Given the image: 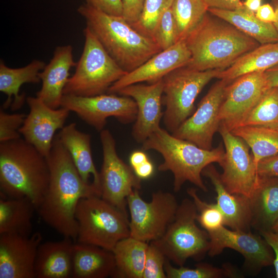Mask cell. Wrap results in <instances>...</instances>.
Instances as JSON below:
<instances>
[{"label":"cell","mask_w":278,"mask_h":278,"mask_svg":"<svg viewBox=\"0 0 278 278\" xmlns=\"http://www.w3.org/2000/svg\"><path fill=\"white\" fill-rule=\"evenodd\" d=\"M46 159L49 182L37 211L46 224L64 237L75 240L78 229L75 212L79 201L93 196L101 197L100 192L93 183L82 179L58 134Z\"/></svg>","instance_id":"cell-1"},{"label":"cell","mask_w":278,"mask_h":278,"mask_svg":"<svg viewBox=\"0 0 278 278\" xmlns=\"http://www.w3.org/2000/svg\"><path fill=\"white\" fill-rule=\"evenodd\" d=\"M185 41L191 54L186 66L199 71L225 70L260 45L231 24L208 12Z\"/></svg>","instance_id":"cell-2"},{"label":"cell","mask_w":278,"mask_h":278,"mask_svg":"<svg viewBox=\"0 0 278 278\" xmlns=\"http://www.w3.org/2000/svg\"><path fill=\"white\" fill-rule=\"evenodd\" d=\"M46 158L21 138L0 143V193L5 198H25L40 204L48 188Z\"/></svg>","instance_id":"cell-3"},{"label":"cell","mask_w":278,"mask_h":278,"mask_svg":"<svg viewBox=\"0 0 278 278\" xmlns=\"http://www.w3.org/2000/svg\"><path fill=\"white\" fill-rule=\"evenodd\" d=\"M77 11L109 54L127 73L162 51L152 39L136 30L122 16L107 14L87 3Z\"/></svg>","instance_id":"cell-4"},{"label":"cell","mask_w":278,"mask_h":278,"mask_svg":"<svg viewBox=\"0 0 278 278\" xmlns=\"http://www.w3.org/2000/svg\"><path fill=\"white\" fill-rule=\"evenodd\" d=\"M142 150H153L161 154L163 162L158 166V170L172 173L175 192L180 190L187 181L207 192L202 179V172L211 164L217 163L220 165L225 153L221 144L211 150L204 149L175 137L161 127L142 143Z\"/></svg>","instance_id":"cell-5"},{"label":"cell","mask_w":278,"mask_h":278,"mask_svg":"<svg viewBox=\"0 0 278 278\" xmlns=\"http://www.w3.org/2000/svg\"><path fill=\"white\" fill-rule=\"evenodd\" d=\"M81 57L63 94L91 97L107 93L110 87L127 73L109 54L97 38L86 26Z\"/></svg>","instance_id":"cell-6"},{"label":"cell","mask_w":278,"mask_h":278,"mask_svg":"<svg viewBox=\"0 0 278 278\" xmlns=\"http://www.w3.org/2000/svg\"><path fill=\"white\" fill-rule=\"evenodd\" d=\"M77 242L112 251L117 243L130 236L128 215L93 196L81 199L76 207Z\"/></svg>","instance_id":"cell-7"},{"label":"cell","mask_w":278,"mask_h":278,"mask_svg":"<svg viewBox=\"0 0 278 278\" xmlns=\"http://www.w3.org/2000/svg\"><path fill=\"white\" fill-rule=\"evenodd\" d=\"M197 215L192 199H184L164 234L153 241L166 258L178 266H183L189 258L201 259L209 250L208 234L197 226Z\"/></svg>","instance_id":"cell-8"},{"label":"cell","mask_w":278,"mask_h":278,"mask_svg":"<svg viewBox=\"0 0 278 278\" xmlns=\"http://www.w3.org/2000/svg\"><path fill=\"white\" fill-rule=\"evenodd\" d=\"M221 70L199 71L183 66L175 70L163 78L162 103L165 107L163 120L171 133L194 112L195 101L203 88Z\"/></svg>","instance_id":"cell-9"},{"label":"cell","mask_w":278,"mask_h":278,"mask_svg":"<svg viewBox=\"0 0 278 278\" xmlns=\"http://www.w3.org/2000/svg\"><path fill=\"white\" fill-rule=\"evenodd\" d=\"M130 213V236L150 242L159 239L173 220L179 204L170 193L159 190L146 202L138 190H134L127 197Z\"/></svg>","instance_id":"cell-10"},{"label":"cell","mask_w":278,"mask_h":278,"mask_svg":"<svg viewBox=\"0 0 278 278\" xmlns=\"http://www.w3.org/2000/svg\"><path fill=\"white\" fill-rule=\"evenodd\" d=\"M103 162L99 172L101 197L126 215L127 198L135 189L141 188V179L117 153L116 142L110 131L100 133Z\"/></svg>","instance_id":"cell-11"},{"label":"cell","mask_w":278,"mask_h":278,"mask_svg":"<svg viewBox=\"0 0 278 278\" xmlns=\"http://www.w3.org/2000/svg\"><path fill=\"white\" fill-rule=\"evenodd\" d=\"M218 131L225 147L224 158L219 165L223 169L220 174L222 183L230 192L250 198L259 177L249 147L221 124Z\"/></svg>","instance_id":"cell-12"},{"label":"cell","mask_w":278,"mask_h":278,"mask_svg":"<svg viewBox=\"0 0 278 278\" xmlns=\"http://www.w3.org/2000/svg\"><path fill=\"white\" fill-rule=\"evenodd\" d=\"M61 107L75 112L100 132L104 129L109 117H114L121 123L129 124L135 121L137 112L133 98L110 93L91 97L64 95Z\"/></svg>","instance_id":"cell-13"},{"label":"cell","mask_w":278,"mask_h":278,"mask_svg":"<svg viewBox=\"0 0 278 278\" xmlns=\"http://www.w3.org/2000/svg\"><path fill=\"white\" fill-rule=\"evenodd\" d=\"M229 83L220 79L213 84L192 115L171 134L201 148L213 149V137L220 124L218 119L219 110Z\"/></svg>","instance_id":"cell-14"},{"label":"cell","mask_w":278,"mask_h":278,"mask_svg":"<svg viewBox=\"0 0 278 278\" xmlns=\"http://www.w3.org/2000/svg\"><path fill=\"white\" fill-rule=\"evenodd\" d=\"M271 88L264 72L241 76L225 88L218 119L231 131L242 120Z\"/></svg>","instance_id":"cell-15"},{"label":"cell","mask_w":278,"mask_h":278,"mask_svg":"<svg viewBox=\"0 0 278 278\" xmlns=\"http://www.w3.org/2000/svg\"><path fill=\"white\" fill-rule=\"evenodd\" d=\"M207 233L210 237L207 253L211 256L230 248L240 253L245 258L246 267L255 272L273 264L274 255L272 249L260 235L250 231L230 230L224 225Z\"/></svg>","instance_id":"cell-16"},{"label":"cell","mask_w":278,"mask_h":278,"mask_svg":"<svg viewBox=\"0 0 278 278\" xmlns=\"http://www.w3.org/2000/svg\"><path fill=\"white\" fill-rule=\"evenodd\" d=\"M26 101L30 111L19 132L26 141L46 158L50 153L56 131L63 128L70 111L62 107L52 109L38 97H28Z\"/></svg>","instance_id":"cell-17"},{"label":"cell","mask_w":278,"mask_h":278,"mask_svg":"<svg viewBox=\"0 0 278 278\" xmlns=\"http://www.w3.org/2000/svg\"><path fill=\"white\" fill-rule=\"evenodd\" d=\"M42 242L40 232L30 236L0 234V278H35V262Z\"/></svg>","instance_id":"cell-18"},{"label":"cell","mask_w":278,"mask_h":278,"mask_svg":"<svg viewBox=\"0 0 278 278\" xmlns=\"http://www.w3.org/2000/svg\"><path fill=\"white\" fill-rule=\"evenodd\" d=\"M163 79L147 85L140 83L131 84L116 94L130 97L136 103L137 112L132 134L137 142L143 143L160 127L163 116Z\"/></svg>","instance_id":"cell-19"},{"label":"cell","mask_w":278,"mask_h":278,"mask_svg":"<svg viewBox=\"0 0 278 278\" xmlns=\"http://www.w3.org/2000/svg\"><path fill=\"white\" fill-rule=\"evenodd\" d=\"M191 54L185 40L153 56L134 70L127 73L109 89L107 93L116 94L123 88L142 82H154L178 68L186 66Z\"/></svg>","instance_id":"cell-20"},{"label":"cell","mask_w":278,"mask_h":278,"mask_svg":"<svg viewBox=\"0 0 278 278\" xmlns=\"http://www.w3.org/2000/svg\"><path fill=\"white\" fill-rule=\"evenodd\" d=\"M76 64L71 45L57 47L50 61L39 74L42 87L37 93V97L52 109L61 107L70 70Z\"/></svg>","instance_id":"cell-21"},{"label":"cell","mask_w":278,"mask_h":278,"mask_svg":"<svg viewBox=\"0 0 278 278\" xmlns=\"http://www.w3.org/2000/svg\"><path fill=\"white\" fill-rule=\"evenodd\" d=\"M202 176L208 178L214 187L217 194L216 203L223 215L224 225L233 230L250 231L252 220L250 199L230 192L213 164L203 169Z\"/></svg>","instance_id":"cell-22"},{"label":"cell","mask_w":278,"mask_h":278,"mask_svg":"<svg viewBox=\"0 0 278 278\" xmlns=\"http://www.w3.org/2000/svg\"><path fill=\"white\" fill-rule=\"evenodd\" d=\"M72 239L42 242L34 265L35 278L72 277L74 244Z\"/></svg>","instance_id":"cell-23"},{"label":"cell","mask_w":278,"mask_h":278,"mask_svg":"<svg viewBox=\"0 0 278 278\" xmlns=\"http://www.w3.org/2000/svg\"><path fill=\"white\" fill-rule=\"evenodd\" d=\"M58 135L83 181L93 183L100 192L99 172L92 155L91 135L79 131L75 123L64 126Z\"/></svg>","instance_id":"cell-24"},{"label":"cell","mask_w":278,"mask_h":278,"mask_svg":"<svg viewBox=\"0 0 278 278\" xmlns=\"http://www.w3.org/2000/svg\"><path fill=\"white\" fill-rule=\"evenodd\" d=\"M115 268L112 251L93 245L74 244L72 277L106 278L112 275Z\"/></svg>","instance_id":"cell-25"},{"label":"cell","mask_w":278,"mask_h":278,"mask_svg":"<svg viewBox=\"0 0 278 278\" xmlns=\"http://www.w3.org/2000/svg\"><path fill=\"white\" fill-rule=\"evenodd\" d=\"M257 186L249 198L251 227L271 231L278 220V178L258 176Z\"/></svg>","instance_id":"cell-26"},{"label":"cell","mask_w":278,"mask_h":278,"mask_svg":"<svg viewBox=\"0 0 278 278\" xmlns=\"http://www.w3.org/2000/svg\"><path fill=\"white\" fill-rule=\"evenodd\" d=\"M43 61L33 60L25 66L13 68L0 62V91L7 96L3 105L4 109L11 107L12 111L20 109L25 100V94H20L21 86L26 83H37L41 80L40 72L45 66Z\"/></svg>","instance_id":"cell-27"},{"label":"cell","mask_w":278,"mask_h":278,"mask_svg":"<svg viewBox=\"0 0 278 278\" xmlns=\"http://www.w3.org/2000/svg\"><path fill=\"white\" fill-rule=\"evenodd\" d=\"M208 12L231 24L260 45L278 42V32L274 24L260 21L244 5L232 10L208 8Z\"/></svg>","instance_id":"cell-28"},{"label":"cell","mask_w":278,"mask_h":278,"mask_svg":"<svg viewBox=\"0 0 278 278\" xmlns=\"http://www.w3.org/2000/svg\"><path fill=\"white\" fill-rule=\"evenodd\" d=\"M278 64V42L260 45L244 54L217 77L230 83L249 73L264 72Z\"/></svg>","instance_id":"cell-29"},{"label":"cell","mask_w":278,"mask_h":278,"mask_svg":"<svg viewBox=\"0 0 278 278\" xmlns=\"http://www.w3.org/2000/svg\"><path fill=\"white\" fill-rule=\"evenodd\" d=\"M35 205L25 198H0V234L30 236Z\"/></svg>","instance_id":"cell-30"},{"label":"cell","mask_w":278,"mask_h":278,"mask_svg":"<svg viewBox=\"0 0 278 278\" xmlns=\"http://www.w3.org/2000/svg\"><path fill=\"white\" fill-rule=\"evenodd\" d=\"M148 244L131 236L118 241L112 251L115 268L111 276L143 278Z\"/></svg>","instance_id":"cell-31"},{"label":"cell","mask_w":278,"mask_h":278,"mask_svg":"<svg viewBox=\"0 0 278 278\" xmlns=\"http://www.w3.org/2000/svg\"><path fill=\"white\" fill-rule=\"evenodd\" d=\"M231 132L251 148L256 167L262 159L278 153V125L242 126Z\"/></svg>","instance_id":"cell-32"},{"label":"cell","mask_w":278,"mask_h":278,"mask_svg":"<svg viewBox=\"0 0 278 278\" xmlns=\"http://www.w3.org/2000/svg\"><path fill=\"white\" fill-rule=\"evenodd\" d=\"M171 8L177 24L179 40H185L208 12L204 0H173Z\"/></svg>","instance_id":"cell-33"},{"label":"cell","mask_w":278,"mask_h":278,"mask_svg":"<svg viewBox=\"0 0 278 278\" xmlns=\"http://www.w3.org/2000/svg\"><path fill=\"white\" fill-rule=\"evenodd\" d=\"M277 125L278 88H271L235 128L246 126Z\"/></svg>","instance_id":"cell-34"},{"label":"cell","mask_w":278,"mask_h":278,"mask_svg":"<svg viewBox=\"0 0 278 278\" xmlns=\"http://www.w3.org/2000/svg\"><path fill=\"white\" fill-rule=\"evenodd\" d=\"M164 269L167 278H221L235 277L236 273L230 265L223 268L214 267L206 263H199L195 268L173 267L166 258Z\"/></svg>","instance_id":"cell-35"},{"label":"cell","mask_w":278,"mask_h":278,"mask_svg":"<svg viewBox=\"0 0 278 278\" xmlns=\"http://www.w3.org/2000/svg\"><path fill=\"white\" fill-rule=\"evenodd\" d=\"M172 2L173 0H145L138 21L131 25L138 32L153 40L159 21L164 12L171 6Z\"/></svg>","instance_id":"cell-36"},{"label":"cell","mask_w":278,"mask_h":278,"mask_svg":"<svg viewBox=\"0 0 278 278\" xmlns=\"http://www.w3.org/2000/svg\"><path fill=\"white\" fill-rule=\"evenodd\" d=\"M187 192L196 207L197 221L204 230L210 232L224 225L223 215L216 203H208L202 200L194 188L187 189Z\"/></svg>","instance_id":"cell-37"},{"label":"cell","mask_w":278,"mask_h":278,"mask_svg":"<svg viewBox=\"0 0 278 278\" xmlns=\"http://www.w3.org/2000/svg\"><path fill=\"white\" fill-rule=\"evenodd\" d=\"M153 40L162 50L171 47L180 41L171 6L164 12L160 18Z\"/></svg>","instance_id":"cell-38"},{"label":"cell","mask_w":278,"mask_h":278,"mask_svg":"<svg viewBox=\"0 0 278 278\" xmlns=\"http://www.w3.org/2000/svg\"><path fill=\"white\" fill-rule=\"evenodd\" d=\"M166 257L153 241L148 244L143 278H167L164 269Z\"/></svg>","instance_id":"cell-39"},{"label":"cell","mask_w":278,"mask_h":278,"mask_svg":"<svg viewBox=\"0 0 278 278\" xmlns=\"http://www.w3.org/2000/svg\"><path fill=\"white\" fill-rule=\"evenodd\" d=\"M27 115L23 113L9 114L0 110V143L21 138L19 129Z\"/></svg>","instance_id":"cell-40"},{"label":"cell","mask_w":278,"mask_h":278,"mask_svg":"<svg viewBox=\"0 0 278 278\" xmlns=\"http://www.w3.org/2000/svg\"><path fill=\"white\" fill-rule=\"evenodd\" d=\"M86 3L107 14L123 16L122 0H86Z\"/></svg>","instance_id":"cell-41"},{"label":"cell","mask_w":278,"mask_h":278,"mask_svg":"<svg viewBox=\"0 0 278 278\" xmlns=\"http://www.w3.org/2000/svg\"><path fill=\"white\" fill-rule=\"evenodd\" d=\"M258 176L278 178V153L262 159L257 163Z\"/></svg>","instance_id":"cell-42"},{"label":"cell","mask_w":278,"mask_h":278,"mask_svg":"<svg viewBox=\"0 0 278 278\" xmlns=\"http://www.w3.org/2000/svg\"><path fill=\"white\" fill-rule=\"evenodd\" d=\"M123 17L131 25L135 23L142 13L145 0H122Z\"/></svg>","instance_id":"cell-43"},{"label":"cell","mask_w":278,"mask_h":278,"mask_svg":"<svg viewBox=\"0 0 278 278\" xmlns=\"http://www.w3.org/2000/svg\"><path fill=\"white\" fill-rule=\"evenodd\" d=\"M259 233L274 253V258L273 264L276 277L278 278V233L273 231H261Z\"/></svg>","instance_id":"cell-44"},{"label":"cell","mask_w":278,"mask_h":278,"mask_svg":"<svg viewBox=\"0 0 278 278\" xmlns=\"http://www.w3.org/2000/svg\"><path fill=\"white\" fill-rule=\"evenodd\" d=\"M208 8L235 10L244 5L240 0H204Z\"/></svg>","instance_id":"cell-45"},{"label":"cell","mask_w":278,"mask_h":278,"mask_svg":"<svg viewBox=\"0 0 278 278\" xmlns=\"http://www.w3.org/2000/svg\"><path fill=\"white\" fill-rule=\"evenodd\" d=\"M256 16L260 21L274 24L277 20V15L274 8L269 4L261 5L255 12Z\"/></svg>","instance_id":"cell-46"},{"label":"cell","mask_w":278,"mask_h":278,"mask_svg":"<svg viewBox=\"0 0 278 278\" xmlns=\"http://www.w3.org/2000/svg\"><path fill=\"white\" fill-rule=\"evenodd\" d=\"M135 175L141 180L150 178L154 172V166L149 160L133 169Z\"/></svg>","instance_id":"cell-47"},{"label":"cell","mask_w":278,"mask_h":278,"mask_svg":"<svg viewBox=\"0 0 278 278\" xmlns=\"http://www.w3.org/2000/svg\"><path fill=\"white\" fill-rule=\"evenodd\" d=\"M149 159L144 150H136L131 153L129 162L132 169L149 160Z\"/></svg>","instance_id":"cell-48"},{"label":"cell","mask_w":278,"mask_h":278,"mask_svg":"<svg viewBox=\"0 0 278 278\" xmlns=\"http://www.w3.org/2000/svg\"><path fill=\"white\" fill-rule=\"evenodd\" d=\"M270 88H278V64L265 72Z\"/></svg>","instance_id":"cell-49"},{"label":"cell","mask_w":278,"mask_h":278,"mask_svg":"<svg viewBox=\"0 0 278 278\" xmlns=\"http://www.w3.org/2000/svg\"><path fill=\"white\" fill-rule=\"evenodd\" d=\"M262 0H246L244 5L249 10L255 13L261 6Z\"/></svg>","instance_id":"cell-50"},{"label":"cell","mask_w":278,"mask_h":278,"mask_svg":"<svg viewBox=\"0 0 278 278\" xmlns=\"http://www.w3.org/2000/svg\"><path fill=\"white\" fill-rule=\"evenodd\" d=\"M274 9L277 15L276 21L273 24L278 32V0H274Z\"/></svg>","instance_id":"cell-51"},{"label":"cell","mask_w":278,"mask_h":278,"mask_svg":"<svg viewBox=\"0 0 278 278\" xmlns=\"http://www.w3.org/2000/svg\"><path fill=\"white\" fill-rule=\"evenodd\" d=\"M271 231L278 233V220L275 222Z\"/></svg>","instance_id":"cell-52"}]
</instances>
